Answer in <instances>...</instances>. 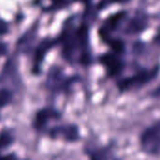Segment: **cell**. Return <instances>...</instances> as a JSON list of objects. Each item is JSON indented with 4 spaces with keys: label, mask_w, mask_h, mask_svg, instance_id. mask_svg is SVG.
I'll use <instances>...</instances> for the list:
<instances>
[{
    "label": "cell",
    "mask_w": 160,
    "mask_h": 160,
    "mask_svg": "<svg viewBox=\"0 0 160 160\" xmlns=\"http://www.w3.org/2000/svg\"><path fill=\"white\" fill-rule=\"evenodd\" d=\"M8 31V22H4L3 20H0V35H4L7 34V32Z\"/></svg>",
    "instance_id": "obj_16"
},
{
    "label": "cell",
    "mask_w": 160,
    "mask_h": 160,
    "mask_svg": "<svg viewBox=\"0 0 160 160\" xmlns=\"http://www.w3.org/2000/svg\"><path fill=\"white\" fill-rule=\"evenodd\" d=\"M14 142V137L11 132L4 130L0 133V150L8 149Z\"/></svg>",
    "instance_id": "obj_11"
},
{
    "label": "cell",
    "mask_w": 160,
    "mask_h": 160,
    "mask_svg": "<svg viewBox=\"0 0 160 160\" xmlns=\"http://www.w3.org/2000/svg\"><path fill=\"white\" fill-rule=\"evenodd\" d=\"M153 96H155V97H160V87H158L156 91L153 92Z\"/></svg>",
    "instance_id": "obj_18"
},
{
    "label": "cell",
    "mask_w": 160,
    "mask_h": 160,
    "mask_svg": "<svg viewBox=\"0 0 160 160\" xmlns=\"http://www.w3.org/2000/svg\"><path fill=\"white\" fill-rule=\"evenodd\" d=\"M8 53V44L4 42H0V57L4 56Z\"/></svg>",
    "instance_id": "obj_17"
},
{
    "label": "cell",
    "mask_w": 160,
    "mask_h": 160,
    "mask_svg": "<svg viewBox=\"0 0 160 160\" xmlns=\"http://www.w3.org/2000/svg\"><path fill=\"white\" fill-rule=\"evenodd\" d=\"M130 0H102L101 2H100V7L101 8H103V7H105V6H107L108 4H110V3H120V4H125V3H128V2H129Z\"/></svg>",
    "instance_id": "obj_15"
},
{
    "label": "cell",
    "mask_w": 160,
    "mask_h": 160,
    "mask_svg": "<svg viewBox=\"0 0 160 160\" xmlns=\"http://www.w3.org/2000/svg\"><path fill=\"white\" fill-rule=\"evenodd\" d=\"M56 44H57V41L53 40V39L52 40V39H44L38 44V46L37 47L35 58H34V72L35 73L40 72V66H41L47 52Z\"/></svg>",
    "instance_id": "obj_7"
},
{
    "label": "cell",
    "mask_w": 160,
    "mask_h": 160,
    "mask_svg": "<svg viewBox=\"0 0 160 160\" xmlns=\"http://www.w3.org/2000/svg\"><path fill=\"white\" fill-rule=\"evenodd\" d=\"M71 79H68L65 76L62 68L57 66L51 68L48 78L46 81V86L52 91H62L68 89Z\"/></svg>",
    "instance_id": "obj_3"
},
{
    "label": "cell",
    "mask_w": 160,
    "mask_h": 160,
    "mask_svg": "<svg viewBox=\"0 0 160 160\" xmlns=\"http://www.w3.org/2000/svg\"><path fill=\"white\" fill-rule=\"evenodd\" d=\"M147 26V18L142 13H138L128 23L126 32L128 34H138L145 29Z\"/></svg>",
    "instance_id": "obj_9"
},
{
    "label": "cell",
    "mask_w": 160,
    "mask_h": 160,
    "mask_svg": "<svg viewBox=\"0 0 160 160\" xmlns=\"http://www.w3.org/2000/svg\"><path fill=\"white\" fill-rule=\"evenodd\" d=\"M18 69H17V64L16 62L10 58L7 61L1 74H0V82L5 83L7 82L15 81V78L17 77Z\"/></svg>",
    "instance_id": "obj_10"
},
{
    "label": "cell",
    "mask_w": 160,
    "mask_h": 160,
    "mask_svg": "<svg viewBox=\"0 0 160 160\" xmlns=\"http://www.w3.org/2000/svg\"><path fill=\"white\" fill-rule=\"evenodd\" d=\"M52 6L50 8V9H56V8H62L66 7L68 3V0H52Z\"/></svg>",
    "instance_id": "obj_14"
},
{
    "label": "cell",
    "mask_w": 160,
    "mask_h": 160,
    "mask_svg": "<svg viewBox=\"0 0 160 160\" xmlns=\"http://www.w3.org/2000/svg\"><path fill=\"white\" fill-rule=\"evenodd\" d=\"M60 117H61V114L57 111L51 109V108H45L38 112L36 115L35 126L38 130H42L48 126L51 120L59 119Z\"/></svg>",
    "instance_id": "obj_8"
},
{
    "label": "cell",
    "mask_w": 160,
    "mask_h": 160,
    "mask_svg": "<svg viewBox=\"0 0 160 160\" xmlns=\"http://www.w3.org/2000/svg\"><path fill=\"white\" fill-rule=\"evenodd\" d=\"M141 145L146 154H160V121L145 129L141 137Z\"/></svg>",
    "instance_id": "obj_2"
},
{
    "label": "cell",
    "mask_w": 160,
    "mask_h": 160,
    "mask_svg": "<svg viewBox=\"0 0 160 160\" xmlns=\"http://www.w3.org/2000/svg\"><path fill=\"white\" fill-rule=\"evenodd\" d=\"M77 1H82V2H84V3H88L90 0H77Z\"/></svg>",
    "instance_id": "obj_21"
},
{
    "label": "cell",
    "mask_w": 160,
    "mask_h": 160,
    "mask_svg": "<svg viewBox=\"0 0 160 160\" xmlns=\"http://www.w3.org/2000/svg\"><path fill=\"white\" fill-rule=\"evenodd\" d=\"M105 41H107L110 44V46L112 48L113 52L120 53V54L125 52V43L121 39H115V38H110Z\"/></svg>",
    "instance_id": "obj_13"
},
{
    "label": "cell",
    "mask_w": 160,
    "mask_h": 160,
    "mask_svg": "<svg viewBox=\"0 0 160 160\" xmlns=\"http://www.w3.org/2000/svg\"><path fill=\"white\" fill-rule=\"evenodd\" d=\"M29 33H30V32H29ZM28 36H30V41H32L31 39L33 38L34 34H33V33H30V34H28ZM28 40H29V39H28ZM28 40H22V39L21 38V39H20V41H19V43H21V42H25V41H28Z\"/></svg>",
    "instance_id": "obj_19"
},
{
    "label": "cell",
    "mask_w": 160,
    "mask_h": 160,
    "mask_svg": "<svg viewBox=\"0 0 160 160\" xmlns=\"http://www.w3.org/2000/svg\"><path fill=\"white\" fill-rule=\"evenodd\" d=\"M159 69V66H157L151 69H143L131 77H128L119 81L117 85L121 91H129L142 88L158 75Z\"/></svg>",
    "instance_id": "obj_1"
},
{
    "label": "cell",
    "mask_w": 160,
    "mask_h": 160,
    "mask_svg": "<svg viewBox=\"0 0 160 160\" xmlns=\"http://www.w3.org/2000/svg\"><path fill=\"white\" fill-rule=\"evenodd\" d=\"M100 61L103 66L108 70L110 76H117L119 75L122 70L124 69L125 63L124 60L121 58L120 53L115 52H107L100 57Z\"/></svg>",
    "instance_id": "obj_4"
},
{
    "label": "cell",
    "mask_w": 160,
    "mask_h": 160,
    "mask_svg": "<svg viewBox=\"0 0 160 160\" xmlns=\"http://www.w3.org/2000/svg\"><path fill=\"white\" fill-rule=\"evenodd\" d=\"M156 41L160 45V32L158 33V35L157 36V38H156Z\"/></svg>",
    "instance_id": "obj_20"
},
{
    "label": "cell",
    "mask_w": 160,
    "mask_h": 160,
    "mask_svg": "<svg viewBox=\"0 0 160 160\" xmlns=\"http://www.w3.org/2000/svg\"><path fill=\"white\" fill-rule=\"evenodd\" d=\"M126 17H127V13L125 11L118 12L112 15V17H110L104 22L102 28L100 29V36L102 37V38L104 40H107L108 38H110L112 33L120 26V24L126 19Z\"/></svg>",
    "instance_id": "obj_5"
},
{
    "label": "cell",
    "mask_w": 160,
    "mask_h": 160,
    "mask_svg": "<svg viewBox=\"0 0 160 160\" xmlns=\"http://www.w3.org/2000/svg\"><path fill=\"white\" fill-rule=\"evenodd\" d=\"M51 136L52 138L63 137L68 142H75L79 140V128L75 125H66V126H58L53 128L51 132Z\"/></svg>",
    "instance_id": "obj_6"
},
{
    "label": "cell",
    "mask_w": 160,
    "mask_h": 160,
    "mask_svg": "<svg viewBox=\"0 0 160 160\" xmlns=\"http://www.w3.org/2000/svg\"><path fill=\"white\" fill-rule=\"evenodd\" d=\"M13 98L12 93L7 88H0V108L8 105Z\"/></svg>",
    "instance_id": "obj_12"
}]
</instances>
